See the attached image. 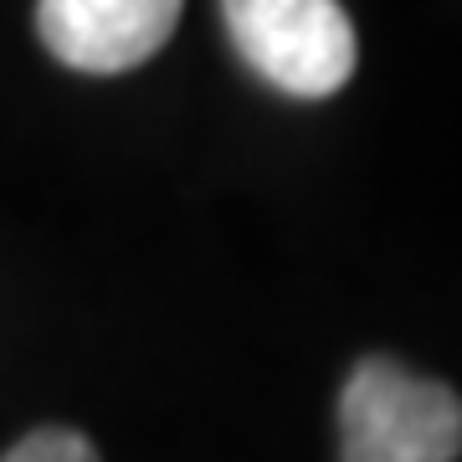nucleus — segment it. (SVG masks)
I'll use <instances>...</instances> for the list:
<instances>
[{
    "label": "nucleus",
    "mask_w": 462,
    "mask_h": 462,
    "mask_svg": "<svg viewBox=\"0 0 462 462\" xmlns=\"http://www.w3.org/2000/svg\"><path fill=\"white\" fill-rule=\"evenodd\" d=\"M462 401L396 360H360L339 391V462H457Z\"/></svg>",
    "instance_id": "1"
},
{
    "label": "nucleus",
    "mask_w": 462,
    "mask_h": 462,
    "mask_svg": "<svg viewBox=\"0 0 462 462\" xmlns=\"http://www.w3.org/2000/svg\"><path fill=\"white\" fill-rule=\"evenodd\" d=\"M236 57L288 98H329L355 78L360 42L339 0H221Z\"/></svg>",
    "instance_id": "2"
},
{
    "label": "nucleus",
    "mask_w": 462,
    "mask_h": 462,
    "mask_svg": "<svg viewBox=\"0 0 462 462\" xmlns=\"http://www.w3.org/2000/svg\"><path fill=\"white\" fill-rule=\"evenodd\" d=\"M180 0H36V32L72 72L118 78L170 42Z\"/></svg>",
    "instance_id": "3"
},
{
    "label": "nucleus",
    "mask_w": 462,
    "mask_h": 462,
    "mask_svg": "<svg viewBox=\"0 0 462 462\" xmlns=\"http://www.w3.org/2000/svg\"><path fill=\"white\" fill-rule=\"evenodd\" d=\"M0 462H98V452H93V442H88L83 431L42 427L32 437H21Z\"/></svg>",
    "instance_id": "4"
}]
</instances>
